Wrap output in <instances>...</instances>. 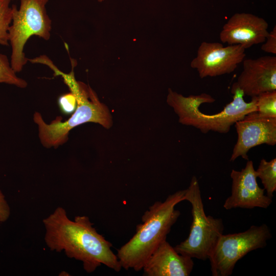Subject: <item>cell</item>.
<instances>
[{"mask_svg":"<svg viewBox=\"0 0 276 276\" xmlns=\"http://www.w3.org/2000/svg\"><path fill=\"white\" fill-rule=\"evenodd\" d=\"M43 223L44 241L50 250L63 251L68 258L82 262L87 273L102 264L117 272L122 268L111 243L98 233L88 217L77 216L72 220L65 209L59 206Z\"/></svg>","mask_w":276,"mask_h":276,"instance_id":"obj_1","label":"cell"},{"mask_svg":"<svg viewBox=\"0 0 276 276\" xmlns=\"http://www.w3.org/2000/svg\"><path fill=\"white\" fill-rule=\"evenodd\" d=\"M186 189L169 195L163 202L157 201L142 216L133 236L118 250L122 268L141 270L152 254L164 240L177 220L180 212L175 209L184 200Z\"/></svg>","mask_w":276,"mask_h":276,"instance_id":"obj_2","label":"cell"},{"mask_svg":"<svg viewBox=\"0 0 276 276\" xmlns=\"http://www.w3.org/2000/svg\"><path fill=\"white\" fill-rule=\"evenodd\" d=\"M72 70L66 74L60 71L54 64L50 68L56 76H60L70 91L76 97L77 106L71 117L62 122L57 117L50 124H47L40 113L35 112L33 119L37 125L39 137L41 144L47 148L57 147L66 142L71 130L87 122L98 123L108 129L112 125V117L108 107L101 103L93 89L85 83L76 80L74 63L71 59Z\"/></svg>","mask_w":276,"mask_h":276,"instance_id":"obj_3","label":"cell"},{"mask_svg":"<svg viewBox=\"0 0 276 276\" xmlns=\"http://www.w3.org/2000/svg\"><path fill=\"white\" fill-rule=\"evenodd\" d=\"M231 93L232 101L220 112L213 114L202 113L199 109L202 104L215 101L206 93L185 97L169 88L167 103L178 116L180 123L194 127L204 134L210 131L226 134L237 121L256 111V96L252 97L250 102H245L243 93L234 84Z\"/></svg>","mask_w":276,"mask_h":276,"instance_id":"obj_4","label":"cell"},{"mask_svg":"<svg viewBox=\"0 0 276 276\" xmlns=\"http://www.w3.org/2000/svg\"><path fill=\"white\" fill-rule=\"evenodd\" d=\"M184 200L191 204L193 221L188 238L174 248L181 255L205 260L209 259L223 234L222 220L205 215L196 176L192 177L189 187L186 189Z\"/></svg>","mask_w":276,"mask_h":276,"instance_id":"obj_5","label":"cell"},{"mask_svg":"<svg viewBox=\"0 0 276 276\" xmlns=\"http://www.w3.org/2000/svg\"><path fill=\"white\" fill-rule=\"evenodd\" d=\"M48 1L20 0L18 9L12 6L8 36L12 48L10 64L15 73L20 72L28 61L24 49L30 37L35 35L46 40L50 37L52 22L45 8Z\"/></svg>","mask_w":276,"mask_h":276,"instance_id":"obj_6","label":"cell"},{"mask_svg":"<svg viewBox=\"0 0 276 276\" xmlns=\"http://www.w3.org/2000/svg\"><path fill=\"white\" fill-rule=\"evenodd\" d=\"M272 237L268 226L251 225L240 233L222 234L209 259L213 276H229L237 262L251 251L262 248Z\"/></svg>","mask_w":276,"mask_h":276,"instance_id":"obj_7","label":"cell"},{"mask_svg":"<svg viewBox=\"0 0 276 276\" xmlns=\"http://www.w3.org/2000/svg\"><path fill=\"white\" fill-rule=\"evenodd\" d=\"M245 51L241 45L224 47L220 42L203 41L190 65L197 70L201 79L230 74L245 59Z\"/></svg>","mask_w":276,"mask_h":276,"instance_id":"obj_8","label":"cell"},{"mask_svg":"<svg viewBox=\"0 0 276 276\" xmlns=\"http://www.w3.org/2000/svg\"><path fill=\"white\" fill-rule=\"evenodd\" d=\"M234 125L237 140L229 159L231 162L239 157L248 160L247 152L258 145L276 144V118L261 117L252 112Z\"/></svg>","mask_w":276,"mask_h":276,"instance_id":"obj_9","label":"cell"},{"mask_svg":"<svg viewBox=\"0 0 276 276\" xmlns=\"http://www.w3.org/2000/svg\"><path fill=\"white\" fill-rule=\"evenodd\" d=\"M232 194L225 201L226 210L237 208L251 209L255 208L267 209L272 202V198L264 194V189L260 188L257 181V173L252 161L247 160L240 171L233 169Z\"/></svg>","mask_w":276,"mask_h":276,"instance_id":"obj_10","label":"cell"},{"mask_svg":"<svg viewBox=\"0 0 276 276\" xmlns=\"http://www.w3.org/2000/svg\"><path fill=\"white\" fill-rule=\"evenodd\" d=\"M243 70L235 86L244 95L256 97L266 91L276 90V57L265 56L243 61Z\"/></svg>","mask_w":276,"mask_h":276,"instance_id":"obj_11","label":"cell"},{"mask_svg":"<svg viewBox=\"0 0 276 276\" xmlns=\"http://www.w3.org/2000/svg\"><path fill=\"white\" fill-rule=\"evenodd\" d=\"M268 24L263 18L250 13H236L223 25L219 35L222 43L238 44L245 49L263 43Z\"/></svg>","mask_w":276,"mask_h":276,"instance_id":"obj_12","label":"cell"},{"mask_svg":"<svg viewBox=\"0 0 276 276\" xmlns=\"http://www.w3.org/2000/svg\"><path fill=\"white\" fill-rule=\"evenodd\" d=\"M193 266L192 258L178 253L165 239L152 254L142 270L145 276H189Z\"/></svg>","mask_w":276,"mask_h":276,"instance_id":"obj_13","label":"cell"},{"mask_svg":"<svg viewBox=\"0 0 276 276\" xmlns=\"http://www.w3.org/2000/svg\"><path fill=\"white\" fill-rule=\"evenodd\" d=\"M256 172L266 191L267 196L272 198L276 191V158L270 161L261 159Z\"/></svg>","mask_w":276,"mask_h":276,"instance_id":"obj_14","label":"cell"},{"mask_svg":"<svg viewBox=\"0 0 276 276\" xmlns=\"http://www.w3.org/2000/svg\"><path fill=\"white\" fill-rule=\"evenodd\" d=\"M256 111L258 116L276 118V90L266 91L256 96Z\"/></svg>","mask_w":276,"mask_h":276,"instance_id":"obj_15","label":"cell"},{"mask_svg":"<svg viewBox=\"0 0 276 276\" xmlns=\"http://www.w3.org/2000/svg\"><path fill=\"white\" fill-rule=\"evenodd\" d=\"M1 83L15 85L19 88H25L27 86V82L16 75L8 57L2 54H0Z\"/></svg>","mask_w":276,"mask_h":276,"instance_id":"obj_16","label":"cell"},{"mask_svg":"<svg viewBox=\"0 0 276 276\" xmlns=\"http://www.w3.org/2000/svg\"><path fill=\"white\" fill-rule=\"evenodd\" d=\"M11 1L0 0V44L3 45L9 44L8 30L12 18Z\"/></svg>","mask_w":276,"mask_h":276,"instance_id":"obj_17","label":"cell"},{"mask_svg":"<svg viewBox=\"0 0 276 276\" xmlns=\"http://www.w3.org/2000/svg\"><path fill=\"white\" fill-rule=\"evenodd\" d=\"M58 103L60 108L64 113H72L77 106L76 97L71 91L60 97Z\"/></svg>","mask_w":276,"mask_h":276,"instance_id":"obj_18","label":"cell"},{"mask_svg":"<svg viewBox=\"0 0 276 276\" xmlns=\"http://www.w3.org/2000/svg\"><path fill=\"white\" fill-rule=\"evenodd\" d=\"M261 50L267 53L273 55L276 54V26L273 28L272 30L268 32V35L264 41L262 43Z\"/></svg>","mask_w":276,"mask_h":276,"instance_id":"obj_19","label":"cell"},{"mask_svg":"<svg viewBox=\"0 0 276 276\" xmlns=\"http://www.w3.org/2000/svg\"><path fill=\"white\" fill-rule=\"evenodd\" d=\"M11 214L10 206L5 195L0 189V222L6 221Z\"/></svg>","mask_w":276,"mask_h":276,"instance_id":"obj_20","label":"cell"},{"mask_svg":"<svg viewBox=\"0 0 276 276\" xmlns=\"http://www.w3.org/2000/svg\"><path fill=\"white\" fill-rule=\"evenodd\" d=\"M104 1H105V0H98V1L99 2H102Z\"/></svg>","mask_w":276,"mask_h":276,"instance_id":"obj_21","label":"cell"}]
</instances>
